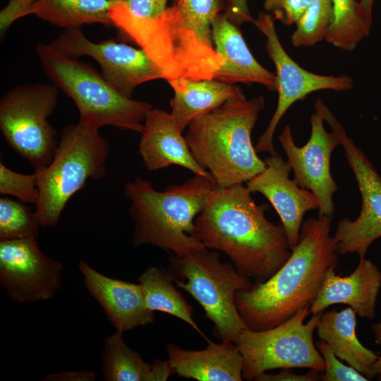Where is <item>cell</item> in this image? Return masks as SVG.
Listing matches in <instances>:
<instances>
[{
    "instance_id": "25",
    "label": "cell",
    "mask_w": 381,
    "mask_h": 381,
    "mask_svg": "<svg viewBox=\"0 0 381 381\" xmlns=\"http://www.w3.org/2000/svg\"><path fill=\"white\" fill-rule=\"evenodd\" d=\"M138 281L143 289L147 309L164 312L182 320L209 341L192 318L193 308L174 286L169 272L152 266L142 273Z\"/></svg>"
},
{
    "instance_id": "3",
    "label": "cell",
    "mask_w": 381,
    "mask_h": 381,
    "mask_svg": "<svg viewBox=\"0 0 381 381\" xmlns=\"http://www.w3.org/2000/svg\"><path fill=\"white\" fill-rule=\"evenodd\" d=\"M332 219L322 216L303 222L298 243L282 267L266 281L236 293V306L248 329L274 327L310 307L339 263L330 236Z\"/></svg>"
},
{
    "instance_id": "40",
    "label": "cell",
    "mask_w": 381,
    "mask_h": 381,
    "mask_svg": "<svg viewBox=\"0 0 381 381\" xmlns=\"http://www.w3.org/2000/svg\"><path fill=\"white\" fill-rule=\"evenodd\" d=\"M110 1L112 4H119L121 2H123L124 0H108Z\"/></svg>"
},
{
    "instance_id": "27",
    "label": "cell",
    "mask_w": 381,
    "mask_h": 381,
    "mask_svg": "<svg viewBox=\"0 0 381 381\" xmlns=\"http://www.w3.org/2000/svg\"><path fill=\"white\" fill-rule=\"evenodd\" d=\"M332 19L325 40L340 49L351 52L370 32L356 0H332Z\"/></svg>"
},
{
    "instance_id": "24",
    "label": "cell",
    "mask_w": 381,
    "mask_h": 381,
    "mask_svg": "<svg viewBox=\"0 0 381 381\" xmlns=\"http://www.w3.org/2000/svg\"><path fill=\"white\" fill-rule=\"evenodd\" d=\"M111 4L108 0H37L31 14L65 29L92 23L114 26L109 17Z\"/></svg>"
},
{
    "instance_id": "7",
    "label": "cell",
    "mask_w": 381,
    "mask_h": 381,
    "mask_svg": "<svg viewBox=\"0 0 381 381\" xmlns=\"http://www.w3.org/2000/svg\"><path fill=\"white\" fill-rule=\"evenodd\" d=\"M109 152L98 128L80 121L64 128L52 162L35 170L40 190L35 212L41 226H55L68 200L86 181L106 175Z\"/></svg>"
},
{
    "instance_id": "30",
    "label": "cell",
    "mask_w": 381,
    "mask_h": 381,
    "mask_svg": "<svg viewBox=\"0 0 381 381\" xmlns=\"http://www.w3.org/2000/svg\"><path fill=\"white\" fill-rule=\"evenodd\" d=\"M0 193L15 196L23 202L36 204L40 197L36 174L18 173L1 161Z\"/></svg>"
},
{
    "instance_id": "35",
    "label": "cell",
    "mask_w": 381,
    "mask_h": 381,
    "mask_svg": "<svg viewBox=\"0 0 381 381\" xmlns=\"http://www.w3.org/2000/svg\"><path fill=\"white\" fill-rule=\"evenodd\" d=\"M291 368L281 369L277 374L267 373L266 372L258 375L255 380L258 381H319L322 371L310 369V371L303 375H298L290 370Z\"/></svg>"
},
{
    "instance_id": "12",
    "label": "cell",
    "mask_w": 381,
    "mask_h": 381,
    "mask_svg": "<svg viewBox=\"0 0 381 381\" xmlns=\"http://www.w3.org/2000/svg\"><path fill=\"white\" fill-rule=\"evenodd\" d=\"M254 25L266 37L265 50L275 67L278 101L274 113L255 146L257 152L277 155L273 137L277 125L289 107L308 95L322 90L345 91L353 87L346 75H323L310 72L298 65L284 50L278 37L272 16L260 12Z\"/></svg>"
},
{
    "instance_id": "4",
    "label": "cell",
    "mask_w": 381,
    "mask_h": 381,
    "mask_svg": "<svg viewBox=\"0 0 381 381\" xmlns=\"http://www.w3.org/2000/svg\"><path fill=\"white\" fill-rule=\"evenodd\" d=\"M215 186L212 179L199 175L163 191L140 176L127 183L124 194L131 201L133 245H152L178 256L205 248L197 236L195 219Z\"/></svg>"
},
{
    "instance_id": "38",
    "label": "cell",
    "mask_w": 381,
    "mask_h": 381,
    "mask_svg": "<svg viewBox=\"0 0 381 381\" xmlns=\"http://www.w3.org/2000/svg\"><path fill=\"white\" fill-rule=\"evenodd\" d=\"M371 329L374 334L375 343L381 346V322L373 325ZM375 376H377L378 380L381 381V356H378L372 368L371 379Z\"/></svg>"
},
{
    "instance_id": "13",
    "label": "cell",
    "mask_w": 381,
    "mask_h": 381,
    "mask_svg": "<svg viewBox=\"0 0 381 381\" xmlns=\"http://www.w3.org/2000/svg\"><path fill=\"white\" fill-rule=\"evenodd\" d=\"M49 44L71 58H93L99 64L104 79L118 92L129 98L138 85L164 78L161 69L142 49L113 40L94 42L80 28L65 29Z\"/></svg>"
},
{
    "instance_id": "11",
    "label": "cell",
    "mask_w": 381,
    "mask_h": 381,
    "mask_svg": "<svg viewBox=\"0 0 381 381\" xmlns=\"http://www.w3.org/2000/svg\"><path fill=\"white\" fill-rule=\"evenodd\" d=\"M314 107L337 134L362 200L356 219L343 218L337 222L332 236L335 250L339 255L356 253L360 260L364 259L370 246L381 237V176L320 98Z\"/></svg>"
},
{
    "instance_id": "37",
    "label": "cell",
    "mask_w": 381,
    "mask_h": 381,
    "mask_svg": "<svg viewBox=\"0 0 381 381\" xmlns=\"http://www.w3.org/2000/svg\"><path fill=\"white\" fill-rule=\"evenodd\" d=\"M97 373L90 370H64L53 373L46 376L43 380L47 381H92L96 378Z\"/></svg>"
},
{
    "instance_id": "14",
    "label": "cell",
    "mask_w": 381,
    "mask_h": 381,
    "mask_svg": "<svg viewBox=\"0 0 381 381\" xmlns=\"http://www.w3.org/2000/svg\"><path fill=\"white\" fill-rule=\"evenodd\" d=\"M61 278L62 264L44 255L37 238L0 241V284L13 302L51 299L61 288Z\"/></svg>"
},
{
    "instance_id": "29",
    "label": "cell",
    "mask_w": 381,
    "mask_h": 381,
    "mask_svg": "<svg viewBox=\"0 0 381 381\" xmlns=\"http://www.w3.org/2000/svg\"><path fill=\"white\" fill-rule=\"evenodd\" d=\"M332 19V0H313L296 23L291 44L295 47H310L325 40Z\"/></svg>"
},
{
    "instance_id": "36",
    "label": "cell",
    "mask_w": 381,
    "mask_h": 381,
    "mask_svg": "<svg viewBox=\"0 0 381 381\" xmlns=\"http://www.w3.org/2000/svg\"><path fill=\"white\" fill-rule=\"evenodd\" d=\"M224 13L235 25L240 27L246 23H254L249 11L248 0H225Z\"/></svg>"
},
{
    "instance_id": "19",
    "label": "cell",
    "mask_w": 381,
    "mask_h": 381,
    "mask_svg": "<svg viewBox=\"0 0 381 381\" xmlns=\"http://www.w3.org/2000/svg\"><path fill=\"white\" fill-rule=\"evenodd\" d=\"M381 288V272L371 260L361 259L353 272L347 276L336 274L334 270L326 277L322 288L309 308L310 314L322 313L334 304H345L356 315L372 320Z\"/></svg>"
},
{
    "instance_id": "33",
    "label": "cell",
    "mask_w": 381,
    "mask_h": 381,
    "mask_svg": "<svg viewBox=\"0 0 381 381\" xmlns=\"http://www.w3.org/2000/svg\"><path fill=\"white\" fill-rule=\"evenodd\" d=\"M37 0H9L0 12V32L2 36L18 18L31 14L32 5Z\"/></svg>"
},
{
    "instance_id": "22",
    "label": "cell",
    "mask_w": 381,
    "mask_h": 381,
    "mask_svg": "<svg viewBox=\"0 0 381 381\" xmlns=\"http://www.w3.org/2000/svg\"><path fill=\"white\" fill-rule=\"evenodd\" d=\"M167 81L174 90L170 113L181 132L193 121L226 102L246 97L238 86L214 79L193 80L181 77Z\"/></svg>"
},
{
    "instance_id": "16",
    "label": "cell",
    "mask_w": 381,
    "mask_h": 381,
    "mask_svg": "<svg viewBox=\"0 0 381 381\" xmlns=\"http://www.w3.org/2000/svg\"><path fill=\"white\" fill-rule=\"evenodd\" d=\"M265 169L247 181L252 193L265 196L280 217L289 246L298 243L303 216L309 210H318L320 202L310 190L289 179L291 169L278 154L263 159Z\"/></svg>"
},
{
    "instance_id": "21",
    "label": "cell",
    "mask_w": 381,
    "mask_h": 381,
    "mask_svg": "<svg viewBox=\"0 0 381 381\" xmlns=\"http://www.w3.org/2000/svg\"><path fill=\"white\" fill-rule=\"evenodd\" d=\"M207 342L203 350H188L168 344L167 353L176 373L199 381L243 380V357L236 344L229 340Z\"/></svg>"
},
{
    "instance_id": "2",
    "label": "cell",
    "mask_w": 381,
    "mask_h": 381,
    "mask_svg": "<svg viewBox=\"0 0 381 381\" xmlns=\"http://www.w3.org/2000/svg\"><path fill=\"white\" fill-rule=\"evenodd\" d=\"M243 183L215 186L195 219L197 236L207 248L226 254L239 273L255 283L276 273L291 254L282 224L265 217L266 205H258Z\"/></svg>"
},
{
    "instance_id": "18",
    "label": "cell",
    "mask_w": 381,
    "mask_h": 381,
    "mask_svg": "<svg viewBox=\"0 0 381 381\" xmlns=\"http://www.w3.org/2000/svg\"><path fill=\"white\" fill-rule=\"evenodd\" d=\"M144 122L138 153L147 170H159L174 164L184 167L195 175L212 179L194 158L171 113L152 108Z\"/></svg>"
},
{
    "instance_id": "26",
    "label": "cell",
    "mask_w": 381,
    "mask_h": 381,
    "mask_svg": "<svg viewBox=\"0 0 381 381\" xmlns=\"http://www.w3.org/2000/svg\"><path fill=\"white\" fill-rule=\"evenodd\" d=\"M101 358L104 380L153 381L152 365L125 343L122 332L105 339Z\"/></svg>"
},
{
    "instance_id": "20",
    "label": "cell",
    "mask_w": 381,
    "mask_h": 381,
    "mask_svg": "<svg viewBox=\"0 0 381 381\" xmlns=\"http://www.w3.org/2000/svg\"><path fill=\"white\" fill-rule=\"evenodd\" d=\"M215 49L224 59V64L213 79L234 85L237 83L260 84L270 91L277 90L275 73L259 64L248 49L239 30L221 13L212 26Z\"/></svg>"
},
{
    "instance_id": "8",
    "label": "cell",
    "mask_w": 381,
    "mask_h": 381,
    "mask_svg": "<svg viewBox=\"0 0 381 381\" xmlns=\"http://www.w3.org/2000/svg\"><path fill=\"white\" fill-rule=\"evenodd\" d=\"M168 272L174 282L202 307L222 339L235 342L247 328L237 310L235 295L252 288L250 279L206 247L185 256L174 255Z\"/></svg>"
},
{
    "instance_id": "10",
    "label": "cell",
    "mask_w": 381,
    "mask_h": 381,
    "mask_svg": "<svg viewBox=\"0 0 381 381\" xmlns=\"http://www.w3.org/2000/svg\"><path fill=\"white\" fill-rule=\"evenodd\" d=\"M323 312L310 314L306 307L279 325L261 331L246 328L235 344L243 357V377L255 380L273 369H325L324 359L313 341V332Z\"/></svg>"
},
{
    "instance_id": "31",
    "label": "cell",
    "mask_w": 381,
    "mask_h": 381,
    "mask_svg": "<svg viewBox=\"0 0 381 381\" xmlns=\"http://www.w3.org/2000/svg\"><path fill=\"white\" fill-rule=\"evenodd\" d=\"M318 349L325 362L321 373L322 381H367L365 375L350 365H346L337 358L324 341L317 342Z\"/></svg>"
},
{
    "instance_id": "39",
    "label": "cell",
    "mask_w": 381,
    "mask_h": 381,
    "mask_svg": "<svg viewBox=\"0 0 381 381\" xmlns=\"http://www.w3.org/2000/svg\"><path fill=\"white\" fill-rule=\"evenodd\" d=\"M374 0H361L359 1L361 12L365 22L371 26L372 11Z\"/></svg>"
},
{
    "instance_id": "32",
    "label": "cell",
    "mask_w": 381,
    "mask_h": 381,
    "mask_svg": "<svg viewBox=\"0 0 381 381\" xmlns=\"http://www.w3.org/2000/svg\"><path fill=\"white\" fill-rule=\"evenodd\" d=\"M313 0H263L264 9L286 26L296 24Z\"/></svg>"
},
{
    "instance_id": "17",
    "label": "cell",
    "mask_w": 381,
    "mask_h": 381,
    "mask_svg": "<svg viewBox=\"0 0 381 381\" xmlns=\"http://www.w3.org/2000/svg\"><path fill=\"white\" fill-rule=\"evenodd\" d=\"M90 294L104 309L117 331L152 323L154 313L146 307L141 285L107 277L83 260L78 265Z\"/></svg>"
},
{
    "instance_id": "34",
    "label": "cell",
    "mask_w": 381,
    "mask_h": 381,
    "mask_svg": "<svg viewBox=\"0 0 381 381\" xmlns=\"http://www.w3.org/2000/svg\"><path fill=\"white\" fill-rule=\"evenodd\" d=\"M168 0H124L123 3L135 16L152 18L158 16L167 8Z\"/></svg>"
},
{
    "instance_id": "9",
    "label": "cell",
    "mask_w": 381,
    "mask_h": 381,
    "mask_svg": "<svg viewBox=\"0 0 381 381\" xmlns=\"http://www.w3.org/2000/svg\"><path fill=\"white\" fill-rule=\"evenodd\" d=\"M54 84L16 86L0 100V129L8 145L34 168L47 167L55 155L56 131L47 119L58 103Z\"/></svg>"
},
{
    "instance_id": "5",
    "label": "cell",
    "mask_w": 381,
    "mask_h": 381,
    "mask_svg": "<svg viewBox=\"0 0 381 381\" xmlns=\"http://www.w3.org/2000/svg\"><path fill=\"white\" fill-rule=\"evenodd\" d=\"M265 107L262 96L231 99L188 126L185 138L190 150L217 186L246 183L265 169L251 141Z\"/></svg>"
},
{
    "instance_id": "28",
    "label": "cell",
    "mask_w": 381,
    "mask_h": 381,
    "mask_svg": "<svg viewBox=\"0 0 381 381\" xmlns=\"http://www.w3.org/2000/svg\"><path fill=\"white\" fill-rule=\"evenodd\" d=\"M40 222L35 212L20 200L0 198V241L37 238Z\"/></svg>"
},
{
    "instance_id": "23",
    "label": "cell",
    "mask_w": 381,
    "mask_h": 381,
    "mask_svg": "<svg viewBox=\"0 0 381 381\" xmlns=\"http://www.w3.org/2000/svg\"><path fill=\"white\" fill-rule=\"evenodd\" d=\"M316 331L337 358L371 379L372 368L379 356L358 340L356 314L351 307L323 312Z\"/></svg>"
},
{
    "instance_id": "15",
    "label": "cell",
    "mask_w": 381,
    "mask_h": 381,
    "mask_svg": "<svg viewBox=\"0 0 381 381\" xmlns=\"http://www.w3.org/2000/svg\"><path fill=\"white\" fill-rule=\"evenodd\" d=\"M324 119L315 109L310 116L311 133L306 145H296L289 125L279 135L281 146L287 157V163L294 172L298 185L311 191L318 199V217L333 216V196L338 189L330 171L332 154L340 145L337 134L328 132L324 126Z\"/></svg>"
},
{
    "instance_id": "6",
    "label": "cell",
    "mask_w": 381,
    "mask_h": 381,
    "mask_svg": "<svg viewBox=\"0 0 381 381\" xmlns=\"http://www.w3.org/2000/svg\"><path fill=\"white\" fill-rule=\"evenodd\" d=\"M36 54L49 80L75 103L79 121L99 128L112 126L141 133L152 104L118 92L90 64L71 58L49 43H38Z\"/></svg>"
},
{
    "instance_id": "1",
    "label": "cell",
    "mask_w": 381,
    "mask_h": 381,
    "mask_svg": "<svg viewBox=\"0 0 381 381\" xmlns=\"http://www.w3.org/2000/svg\"><path fill=\"white\" fill-rule=\"evenodd\" d=\"M224 0H174L157 17L133 16L123 2L111 4L109 17L121 34L144 50L164 79H213L224 64L212 35Z\"/></svg>"
}]
</instances>
